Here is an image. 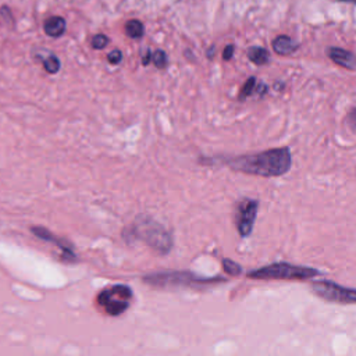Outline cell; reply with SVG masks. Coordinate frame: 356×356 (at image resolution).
<instances>
[{
	"mask_svg": "<svg viewBox=\"0 0 356 356\" xmlns=\"http://www.w3.org/2000/svg\"><path fill=\"white\" fill-rule=\"evenodd\" d=\"M152 61V51L149 50L145 56H143V58H142V63H143V65H147L149 63Z\"/></svg>",
	"mask_w": 356,
	"mask_h": 356,
	"instance_id": "22",
	"label": "cell"
},
{
	"mask_svg": "<svg viewBox=\"0 0 356 356\" xmlns=\"http://www.w3.org/2000/svg\"><path fill=\"white\" fill-rule=\"evenodd\" d=\"M122 238L128 243L142 241L159 254H167L172 248L171 234L160 222L147 216H139L131 227L124 229Z\"/></svg>",
	"mask_w": 356,
	"mask_h": 356,
	"instance_id": "2",
	"label": "cell"
},
{
	"mask_svg": "<svg viewBox=\"0 0 356 356\" xmlns=\"http://www.w3.org/2000/svg\"><path fill=\"white\" fill-rule=\"evenodd\" d=\"M31 231H32V234H33L35 236H38L39 239L46 241V242H50V243L56 245L57 248H60V249H61V259H63L64 261L72 263V261L76 260V254H75V252H74V246H72L68 241H65V239H63V238L54 235L51 231H49V229L43 228V227H32Z\"/></svg>",
	"mask_w": 356,
	"mask_h": 356,
	"instance_id": "8",
	"label": "cell"
},
{
	"mask_svg": "<svg viewBox=\"0 0 356 356\" xmlns=\"http://www.w3.org/2000/svg\"><path fill=\"white\" fill-rule=\"evenodd\" d=\"M232 56H234V46H232V44L225 46V49H224V51H222V58H224L225 61H228V60L232 58Z\"/></svg>",
	"mask_w": 356,
	"mask_h": 356,
	"instance_id": "20",
	"label": "cell"
},
{
	"mask_svg": "<svg viewBox=\"0 0 356 356\" xmlns=\"http://www.w3.org/2000/svg\"><path fill=\"white\" fill-rule=\"evenodd\" d=\"M312 291L321 299L337 303H356V289L320 280L312 282Z\"/></svg>",
	"mask_w": 356,
	"mask_h": 356,
	"instance_id": "6",
	"label": "cell"
},
{
	"mask_svg": "<svg viewBox=\"0 0 356 356\" xmlns=\"http://www.w3.org/2000/svg\"><path fill=\"white\" fill-rule=\"evenodd\" d=\"M228 165L239 172L260 175V177H278L284 175L291 168V152L288 147H277L264 150L256 154H246L231 159Z\"/></svg>",
	"mask_w": 356,
	"mask_h": 356,
	"instance_id": "1",
	"label": "cell"
},
{
	"mask_svg": "<svg viewBox=\"0 0 356 356\" xmlns=\"http://www.w3.org/2000/svg\"><path fill=\"white\" fill-rule=\"evenodd\" d=\"M134 293L128 285L115 284L103 288L96 295V305L108 316H120L131 306Z\"/></svg>",
	"mask_w": 356,
	"mask_h": 356,
	"instance_id": "5",
	"label": "cell"
},
{
	"mask_svg": "<svg viewBox=\"0 0 356 356\" xmlns=\"http://www.w3.org/2000/svg\"><path fill=\"white\" fill-rule=\"evenodd\" d=\"M248 58L256 64V65H264L268 63L270 60V53L264 49V47H259V46H252L248 49Z\"/></svg>",
	"mask_w": 356,
	"mask_h": 356,
	"instance_id": "12",
	"label": "cell"
},
{
	"mask_svg": "<svg viewBox=\"0 0 356 356\" xmlns=\"http://www.w3.org/2000/svg\"><path fill=\"white\" fill-rule=\"evenodd\" d=\"M257 207H259V202L254 199H243L238 204L236 213H235V224L241 236L245 238L250 235L254 220H256Z\"/></svg>",
	"mask_w": 356,
	"mask_h": 356,
	"instance_id": "7",
	"label": "cell"
},
{
	"mask_svg": "<svg viewBox=\"0 0 356 356\" xmlns=\"http://www.w3.org/2000/svg\"><path fill=\"white\" fill-rule=\"evenodd\" d=\"M224 281L221 277H199L189 271H157L146 274L143 282L157 288H170V286H203L213 285Z\"/></svg>",
	"mask_w": 356,
	"mask_h": 356,
	"instance_id": "3",
	"label": "cell"
},
{
	"mask_svg": "<svg viewBox=\"0 0 356 356\" xmlns=\"http://www.w3.org/2000/svg\"><path fill=\"white\" fill-rule=\"evenodd\" d=\"M316 275H320V271L313 267L296 266L291 263H273L257 270H252L248 273L249 278L253 280H309Z\"/></svg>",
	"mask_w": 356,
	"mask_h": 356,
	"instance_id": "4",
	"label": "cell"
},
{
	"mask_svg": "<svg viewBox=\"0 0 356 356\" xmlns=\"http://www.w3.org/2000/svg\"><path fill=\"white\" fill-rule=\"evenodd\" d=\"M271 46H273V50L280 56H289L298 50V43L286 35L277 36L273 40Z\"/></svg>",
	"mask_w": 356,
	"mask_h": 356,
	"instance_id": "10",
	"label": "cell"
},
{
	"mask_svg": "<svg viewBox=\"0 0 356 356\" xmlns=\"http://www.w3.org/2000/svg\"><path fill=\"white\" fill-rule=\"evenodd\" d=\"M43 29H44L46 35H49L51 38H60L65 32V19L58 15L49 17L43 22Z\"/></svg>",
	"mask_w": 356,
	"mask_h": 356,
	"instance_id": "11",
	"label": "cell"
},
{
	"mask_svg": "<svg viewBox=\"0 0 356 356\" xmlns=\"http://www.w3.org/2000/svg\"><path fill=\"white\" fill-rule=\"evenodd\" d=\"M125 31H127V35L132 39H139L143 36L145 33V29H143V24L138 19H131L127 22L125 25Z\"/></svg>",
	"mask_w": 356,
	"mask_h": 356,
	"instance_id": "13",
	"label": "cell"
},
{
	"mask_svg": "<svg viewBox=\"0 0 356 356\" xmlns=\"http://www.w3.org/2000/svg\"><path fill=\"white\" fill-rule=\"evenodd\" d=\"M256 86H257V83H256V78H254V76L248 78V79L245 81V83H243L242 89H241V92H239V99H241V100H243V99L249 97V96L254 92Z\"/></svg>",
	"mask_w": 356,
	"mask_h": 356,
	"instance_id": "14",
	"label": "cell"
},
{
	"mask_svg": "<svg viewBox=\"0 0 356 356\" xmlns=\"http://www.w3.org/2000/svg\"><path fill=\"white\" fill-rule=\"evenodd\" d=\"M222 268L228 275H239L242 273V267L229 259H222Z\"/></svg>",
	"mask_w": 356,
	"mask_h": 356,
	"instance_id": "15",
	"label": "cell"
},
{
	"mask_svg": "<svg viewBox=\"0 0 356 356\" xmlns=\"http://www.w3.org/2000/svg\"><path fill=\"white\" fill-rule=\"evenodd\" d=\"M327 54L337 65L352 71L356 70V54H353L352 51L341 47H328Z\"/></svg>",
	"mask_w": 356,
	"mask_h": 356,
	"instance_id": "9",
	"label": "cell"
},
{
	"mask_svg": "<svg viewBox=\"0 0 356 356\" xmlns=\"http://www.w3.org/2000/svg\"><path fill=\"white\" fill-rule=\"evenodd\" d=\"M43 67L49 74H56L60 70V60L56 56H49L43 61Z\"/></svg>",
	"mask_w": 356,
	"mask_h": 356,
	"instance_id": "16",
	"label": "cell"
},
{
	"mask_svg": "<svg viewBox=\"0 0 356 356\" xmlns=\"http://www.w3.org/2000/svg\"><path fill=\"white\" fill-rule=\"evenodd\" d=\"M348 122H349L353 128H356V108H353V110L349 113V115H348Z\"/></svg>",
	"mask_w": 356,
	"mask_h": 356,
	"instance_id": "21",
	"label": "cell"
},
{
	"mask_svg": "<svg viewBox=\"0 0 356 356\" xmlns=\"http://www.w3.org/2000/svg\"><path fill=\"white\" fill-rule=\"evenodd\" d=\"M107 60H108V63H111V64H118V63L122 60V53H121V50L114 49L113 51H110V53L107 54Z\"/></svg>",
	"mask_w": 356,
	"mask_h": 356,
	"instance_id": "19",
	"label": "cell"
},
{
	"mask_svg": "<svg viewBox=\"0 0 356 356\" xmlns=\"http://www.w3.org/2000/svg\"><path fill=\"white\" fill-rule=\"evenodd\" d=\"M107 43H108V38L106 35H102V33L95 35L93 39H92V47L97 49V50L104 49L107 46Z\"/></svg>",
	"mask_w": 356,
	"mask_h": 356,
	"instance_id": "18",
	"label": "cell"
},
{
	"mask_svg": "<svg viewBox=\"0 0 356 356\" xmlns=\"http://www.w3.org/2000/svg\"><path fill=\"white\" fill-rule=\"evenodd\" d=\"M152 63L157 67V68H163L167 64V54L164 50L157 49L156 51L152 53Z\"/></svg>",
	"mask_w": 356,
	"mask_h": 356,
	"instance_id": "17",
	"label": "cell"
},
{
	"mask_svg": "<svg viewBox=\"0 0 356 356\" xmlns=\"http://www.w3.org/2000/svg\"><path fill=\"white\" fill-rule=\"evenodd\" d=\"M339 1H346V3H352V4H356V0H339Z\"/></svg>",
	"mask_w": 356,
	"mask_h": 356,
	"instance_id": "23",
	"label": "cell"
}]
</instances>
